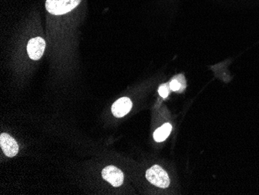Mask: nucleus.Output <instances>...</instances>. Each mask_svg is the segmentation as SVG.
Segmentation results:
<instances>
[{
    "instance_id": "nucleus-2",
    "label": "nucleus",
    "mask_w": 259,
    "mask_h": 195,
    "mask_svg": "<svg viewBox=\"0 0 259 195\" xmlns=\"http://www.w3.org/2000/svg\"><path fill=\"white\" fill-rule=\"evenodd\" d=\"M146 178L153 185L161 188H166L170 184L168 174L158 165L153 166L147 170Z\"/></svg>"
},
{
    "instance_id": "nucleus-8",
    "label": "nucleus",
    "mask_w": 259,
    "mask_h": 195,
    "mask_svg": "<svg viewBox=\"0 0 259 195\" xmlns=\"http://www.w3.org/2000/svg\"><path fill=\"white\" fill-rule=\"evenodd\" d=\"M170 90L182 93L186 89V80L183 75H176L169 83Z\"/></svg>"
},
{
    "instance_id": "nucleus-6",
    "label": "nucleus",
    "mask_w": 259,
    "mask_h": 195,
    "mask_svg": "<svg viewBox=\"0 0 259 195\" xmlns=\"http://www.w3.org/2000/svg\"><path fill=\"white\" fill-rule=\"evenodd\" d=\"M132 102L128 97H122L114 102L112 106V113L116 118H122L131 111Z\"/></svg>"
},
{
    "instance_id": "nucleus-3",
    "label": "nucleus",
    "mask_w": 259,
    "mask_h": 195,
    "mask_svg": "<svg viewBox=\"0 0 259 195\" xmlns=\"http://www.w3.org/2000/svg\"><path fill=\"white\" fill-rule=\"evenodd\" d=\"M102 177L106 181L109 182L112 186L118 187L123 184V172L114 167V166H108L105 167L102 171Z\"/></svg>"
},
{
    "instance_id": "nucleus-9",
    "label": "nucleus",
    "mask_w": 259,
    "mask_h": 195,
    "mask_svg": "<svg viewBox=\"0 0 259 195\" xmlns=\"http://www.w3.org/2000/svg\"><path fill=\"white\" fill-rule=\"evenodd\" d=\"M170 87L169 84H161L158 89V94H160L163 98H166L169 94Z\"/></svg>"
},
{
    "instance_id": "nucleus-4",
    "label": "nucleus",
    "mask_w": 259,
    "mask_h": 195,
    "mask_svg": "<svg viewBox=\"0 0 259 195\" xmlns=\"http://www.w3.org/2000/svg\"><path fill=\"white\" fill-rule=\"evenodd\" d=\"M46 43L42 37H37L32 38L28 42L27 50L29 57L32 60H39L45 52Z\"/></svg>"
},
{
    "instance_id": "nucleus-5",
    "label": "nucleus",
    "mask_w": 259,
    "mask_h": 195,
    "mask_svg": "<svg viewBox=\"0 0 259 195\" xmlns=\"http://www.w3.org/2000/svg\"><path fill=\"white\" fill-rule=\"evenodd\" d=\"M0 146L7 157H14L19 152V145L13 137L7 133L0 135Z\"/></svg>"
},
{
    "instance_id": "nucleus-7",
    "label": "nucleus",
    "mask_w": 259,
    "mask_h": 195,
    "mask_svg": "<svg viewBox=\"0 0 259 195\" xmlns=\"http://www.w3.org/2000/svg\"><path fill=\"white\" fill-rule=\"evenodd\" d=\"M171 129H172V127L169 123L164 124L161 127H160L159 129H157L154 132V139L157 142H163L169 136Z\"/></svg>"
},
{
    "instance_id": "nucleus-1",
    "label": "nucleus",
    "mask_w": 259,
    "mask_h": 195,
    "mask_svg": "<svg viewBox=\"0 0 259 195\" xmlns=\"http://www.w3.org/2000/svg\"><path fill=\"white\" fill-rule=\"evenodd\" d=\"M81 0H47L46 10L54 15H63L79 5Z\"/></svg>"
}]
</instances>
